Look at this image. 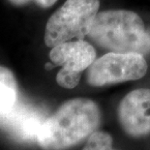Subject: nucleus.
Returning a JSON list of instances; mask_svg holds the SVG:
<instances>
[{"mask_svg": "<svg viewBox=\"0 0 150 150\" xmlns=\"http://www.w3.org/2000/svg\"><path fill=\"white\" fill-rule=\"evenodd\" d=\"M88 38L113 52L150 53V32L142 18L128 10L98 12L89 27Z\"/></svg>", "mask_w": 150, "mask_h": 150, "instance_id": "obj_2", "label": "nucleus"}, {"mask_svg": "<svg viewBox=\"0 0 150 150\" xmlns=\"http://www.w3.org/2000/svg\"><path fill=\"white\" fill-rule=\"evenodd\" d=\"M93 46L83 39L59 44L50 52V59L56 66H62L57 73L56 82L63 88H75L81 81V74L95 61Z\"/></svg>", "mask_w": 150, "mask_h": 150, "instance_id": "obj_5", "label": "nucleus"}, {"mask_svg": "<svg viewBox=\"0 0 150 150\" xmlns=\"http://www.w3.org/2000/svg\"><path fill=\"white\" fill-rule=\"evenodd\" d=\"M100 121L101 111L95 102L85 98L71 99L45 119L37 142L44 150L67 149L90 137Z\"/></svg>", "mask_w": 150, "mask_h": 150, "instance_id": "obj_1", "label": "nucleus"}, {"mask_svg": "<svg viewBox=\"0 0 150 150\" xmlns=\"http://www.w3.org/2000/svg\"><path fill=\"white\" fill-rule=\"evenodd\" d=\"M18 98V83L10 69L0 65V113H9Z\"/></svg>", "mask_w": 150, "mask_h": 150, "instance_id": "obj_7", "label": "nucleus"}, {"mask_svg": "<svg viewBox=\"0 0 150 150\" xmlns=\"http://www.w3.org/2000/svg\"><path fill=\"white\" fill-rule=\"evenodd\" d=\"M118 118L124 131L132 137L150 133V89L131 91L120 102Z\"/></svg>", "mask_w": 150, "mask_h": 150, "instance_id": "obj_6", "label": "nucleus"}, {"mask_svg": "<svg viewBox=\"0 0 150 150\" xmlns=\"http://www.w3.org/2000/svg\"><path fill=\"white\" fill-rule=\"evenodd\" d=\"M99 8L100 0H67L47 21L45 44L53 47L74 38L83 39Z\"/></svg>", "mask_w": 150, "mask_h": 150, "instance_id": "obj_3", "label": "nucleus"}, {"mask_svg": "<svg viewBox=\"0 0 150 150\" xmlns=\"http://www.w3.org/2000/svg\"><path fill=\"white\" fill-rule=\"evenodd\" d=\"M148 65L142 54L110 52L88 68L86 79L92 86H104L142 79Z\"/></svg>", "mask_w": 150, "mask_h": 150, "instance_id": "obj_4", "label": "nucleus"}, {"mask_svg": "<svg viewBox=\"0 0 150 150\" xmlns=\"http://www.w3.org/2000/svg\"><path fill=\"white\" fill-rule=\"evenodd\" d=\"M82 150H115L112 147V138L106 132H94L88 138Z\"/></svg>", "mask_w": 150, "mask_h": 150, "instance_id": "obj_8", "label": "nucleus"}, {"mask_svg": "<svg viewBox=\"0 0 150 150\" xmlns=\"http://www.w3.org/2000/svg\"><path fill=\"white\" fill-rule=\"evenodd\" d=\"M9 2L12 3L15 6H22L29 2H35L39 7L42 8H49L55 3L57 0H8Z\"/></svg>", "mask_w": 150, "mask_h": 150, "instance_id": "obj_9", "label": "nucleus"}]
</instances>
